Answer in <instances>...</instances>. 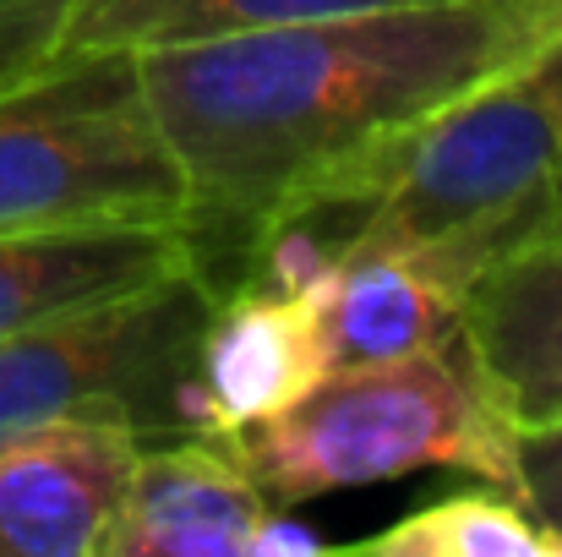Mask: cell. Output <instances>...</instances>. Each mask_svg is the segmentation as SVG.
<instances>
[{"label":"cell","mask_w":562,"mask_h":557,"mask_svg":"<svg viewBox=\"0 0 562 557\" xmlns=\"http://www.w3.org/2000/svg\"><path fill=\"white\" fill-rule=\"evenodd\" d=\"M519 481H525V509L547 531L552 553V536H562V421L519 437Z\"/></svg>","instance_id":"9a60e30c"},{"label":"cell","mask_w":562,"mask_h":557,"mask_svg":"<svg viewBox=\"0 0 562 557\" xmlns=\"http://www.w3.org/2000/svg\"><path fill=\"white\" fill-rule=\"evenodd\" d=\"M547 38L552 27L536 0H426L132 55L187 176L196 246L207 230L251 241L317 176L519 66Z\"/></svg>","instance_id":"6da1fadb"},{"label":"cell","mask_w":562,"mask_h":557,"mask_svg":"<svg viewBox=\"0 0 562 557\" xmlns=\"http://www.w3.org/2000/svg\"><path fill=\"white\" fill-rule=\"evenodd\" d=\"M104 219L187 224V176L132 49H55L0 88V235Z\"/></svg>","instance_id":"277c9868"},{"label":"cell","mask_w":562,"mask_h":557,"mask_svg":"<svg viewBox=\"0 0 562 557\" xmlns=\"http://www.w3.org/2000/svg\"><path fill=\"white\" fill-rule=\"evenodd\" d=\"M393 5H426V0H71L60 49H154L213 33L328 22Z\"/></svg>","instance_id":"7c38bea8"},{"label":"cell","mask_w":562,"mask_h":557,"mask_svg":"<svg viewBox=\"0 0 562 557\" xmlns=\"http://www.w3.org/2000/svg\"><path fill=\"white\" fill-rule=\"evenodd\" d=\"M361 553L382 557H552L547 553V531L536 525V514L492 487V492H453L442 503H426L415 514H404L398 525L376 531L361 542Z\"/></svg>","instance_id":"4fadbf2b"},{"label":"cell","mask_w":562,"mask_h":557,"mask_svg":"<svg viewBox=\"0 0 562 557\" xmlns=\"http://www.w3.org/2000/svg\"><path fill=\"white\" fill-rule=\"evenodd\" d=\"M224 437L268 503L382 487L415 470H475L525 503L519 426L486 393L459 334L398 361L328 371L279 415Z\"/></svg>","instance_id":"3957f363"},{"label":"cell","mask_w":562,"mask_h":557,"mask_svg":"<svg viewBox=\"0 0 562 557\" xmlns=\"http://www.w3.org/2000/svg\"><path fill=\"white\" fill-rule=\"evenodd\" d=\"M191 377L213 437L279 415L328 377L317 307L306 296H279L246 279L235 296H218L196 339Z\"/></svg>","instance_id":"30bf717a"},{"label":"cell","mask_w":562,"mask_h":557,"mask_svg":"<svg viewBox=\"0 0 562 557\" xmlns=\"http://www.w3.org/2000/svg\"><path fill=\"white\" fill-rule=\"evenodd\" d=\"M137 448L126 426L88 421L0 443V557H99Z\"/></svg>","instance_id":"52a82bcc"},{"label":"cell","mask_w":562,"mask_h":557,"mask_svg":"<svg viewBox=\"0 0 562 557\" xmlns=\"http://www.w3.org/2000/svg\"><path fill=\"white\" fill-rule=\"evenodd\" d=\"M536 5H541V16H547L552 38H562V0H536Z\"/></svg>","instance_id":"e0dca14e"},{"label":"cell","mask_w":562,"mask_h":557,"mask_svg":"<svg viewBox=\"0 0 562 557\" xmlns=\"http://www.w3.org/2000/svg\"><path fill=\"white\" fill-rule=\"evenodd\" d=\"M334 208H356L334 263L420 252L459 296L497 257L562 235V38L376 137L273 219Z\"/></svg>","instance_id":"7a4b0ae2"},{"label":"cell","mask_w":562,"mask_h":557,"mask_svg":"<svg viewBox=\"0 0 562 557\" xmlns=\"http://www.w3.org/2000/svg\"><path fill=\"white\" fill-rule=\"evenodd\" d=\"M71 0H0V88L38 71L66 38Z\"/></svg>","instance_id":"5bb4252c"},{"label":"cell","mask_w":562,"mask_h":557,"mask_svg":"<svg viewBox=\"0 0 562 557\" xmlns=\"http://www.w3.org/2000/svg\"><path fill=\"white\" fill-rule=\"evenodd\" d=\"M459 339L525 432L562 421V235L497 257L459 307Z\"/></svg>","instance_id":"9c48e42d"},{"label":"cell","mask_w":562,"mask_h":557,"mask_svg":"<svg viewBox=\"0 0 562 557\" xmlns=\"http://www.w3.org/2000/svg\"><path fill=\"white\" fill-rule=\"evenodd\" d=\"M317 553H328V542L317 531H306L301 520L273 514V509L262 514V525L246 542V557H317Z\"/></svg>","instance_id":"2e32d148"},{"label":"cell","mask_w":562,"mask_h":557,"mask_svg":"<svg viewBox=\"0 0 562 557\" xmlns=\"http://www.w3.org/2000/svg\"><path fill=\"white\" fill-rule=\"evenodd\" d=\"M187 263L202 257L176 219H104L0 235V339L132 296Z\"/></svg>","instance_id":"ba28073f"},{"label":"cell","mask_w":562,"mask_h":557,"mask_svg":"<svg viewBox=\"0 0 562 557\" xmlns=\"http://www.w3.org/2000/svg\"><path fill=\"white\" fill-rule=\"evenodd\" d=\"M218 307L187 263L132 296L0 339V443L44 426H126L137 443L181 437V382Z\"/></svg>","instance_id":"5b68a950"},{"label":"cell","mask_w":562,"mask_h":557,"mask_svg":"<svg viewBox=\"0 0 562 557\" xmlns=\"http://www.w3.org/2000/svg\"><path fill=\"white\" fill-rule=\"evenodd\" d=\"M268 509L229 437L143 443L99 557H246Z\"/></svg>","instance_id":"8992f818"},{"label":"cell","mask_w":562,"mask_h":557,"mask_svg":"<svg viewBox=\"0 0 562 557\" xmlns=\"http://www.w3.org/2000/svg\"><path fill=\"white\" fill-rule=\"evenodd\" d=\"M306 301L317 307L328 371L431 350L459 334V307H464V296L420 252L339 257Z\"/></svg>","instance_id":"8fae6325"}]
</instances>
